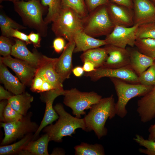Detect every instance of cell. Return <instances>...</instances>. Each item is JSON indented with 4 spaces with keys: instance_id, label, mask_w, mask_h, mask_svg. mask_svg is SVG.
<instances>
[{
    "instance_id": "45",
    "label": "cell",
    "mask_w": 155,
    "mask_h": 155,
    "mask_svg": "<svg viewBox=\"0 0 155 155\" xmlns=\"http://www.w3.org/2000/svg\"><path fill=\"white\" fill-rule=\"evenodd\" d=\"M112 2L128 8L132 7V0H111Z\"/></svg>"
},
{
    "instance_id": "12",
    "label": "cell",
    "mask_w": 155,
    "mask_h": 155,
    "mask_svg": "<svg viewBox=\"0 0 155 155\" xmlns=\"http://www.w3.org/2000/svg\"><path fill=\"white\" fill-rule=\"evenodd\" d=\"M64 91L53 89L42 92L40 99L45 103L44 114L38 128L33 134L32 140L37 139L40 132L45 127L52 124L59 118V115L53 107V103L57 97L63 95Z\"/></svg>"
},
{
    "instance_id": "31",
    "label": "cell",
    "mask_w": 155,
    "mask_h": 155,
    "mask_svg": "<svg viewBox=\"0 0 155 155\" xmlns=\"http://www.w3.org/2000/svg\"><path fill=\"white\" fill-rule=\"evenodd\" d=\"M0 27L2 35L4 36L11 28L19 30L25 29L27 28L17 23L1 12L0 14Z\"/></svg>"
},
{
    "instance_id": "36",
    "label": "cell",
    "mask_w": 155,
    "mask_h": 155,
    "mask_svg": "<svg viewBox=\"0 0 155 155\" xmlns=\"http://www.w3.org/2000/svg\"><path fill=\"white\" fill-rule=\"evenodd\" d=\"M13 44L8 37L2 35L0 37V54L3 57L11 55Z\"/></svg>"
},
{
    "instance_id": "6",
    "label": "cell",
    "mask_w": 155,
    "mask_h": 155,
    "mask_svg": "<svg viewBox=\"0 0 155 155\" xmlns=\"http://www.w3.org/2000/svg\"><path fill=\"white\" fill-rule=\"evenodd\" d=\"M83 31L94 38L106 36L113 30L115 25L108 16L106 5L99 6L82 18Z\"/></svg>"
},
{
    "instance_id": "14",
    "label": "cell",
    "mask_w": 155,
    "mask_h": 155,
    "mask_svg": "<svg viewBox=\"0 0 155 155\" xmlns=\"http://www.w3.org/2000/svg\"><path fill=\"white\" fill-rule=\"evenodd\" d=\"M104 47L108 56L102 67L113 69L129 65V51L126 48L108 44L105 45Z\"/></svg>"
},
{
    "instance_id": "19",
    "label": "cell",
    "mask_w": 155,
    "mask_h": 155,
    "mask_svg": "<svg viewBox=\"0 0 155 155\" xmlns=\"http://www.w3.org/2000/svg\"><path fill=\"white\" fill-rule=\"evenodd\" d=\"M106 7L109 17L115 26L130 27L134 25L131 14L125 9L110 3Z\"/></svg>"
},
{
    "instance_id": "11",
    "label": "cell",
    "mask_w": 155,
    "mask_h": 155,
    "mask_svg": "<svg viewBox=\"0 0 155 155\" xmlns=\"http://www.w3.org/2000/svg\"><path fill=\"white\" fill-rule=\"evenodd\" d=\"M0 61L11 69L24 85H31L35 75L36 68L25 61L13 58L10 55L1 57Z\"/></svg>"
},
{
    "instance_id": "33",
    "label": "cell",
    "mask_w": 155,
    "mask_h": 155,
    "mask_svg": "<svg viewBox=\"0 0 155 155\" xmlns=\"http://www.w3.org/2000/svg\"><path fill=\"white\" fill-rule=\"evenodd\" d=\"M133 140L139 145L146 148H139L140 153L147 155H155V142L145 139L143 136L137 134L135 135Z\"/></svg>"
},
{
    "instance_id": "13",
    "label": "cell",
    "mask_w": 155,
    "mask_h": 155,
    "mask_svg": "<svg viewBox=\"0 0 155 155\" xmlns=\"http://www.w3.org/2000/svg\"><path fill=\"white\" fill-rule=\"evenodd\" d=\"M57 58H51L45 55L41 56L35 75L42 77L44 80L50 83L55 90L63 91L62 83L56 72L55 63Z\"/></svg>"
},
{
    "instance_id": "49",
    "label": "cell",
    "mask_w": 155,
    "mask_h": 155,
    "mask_svg": "<svg viewBox=\"0 0 155 155\" xmlns=\"http://www.w3.org/2000/svg\"><path fill=\"white\" fill-rule=\"evenodd\" d=\"M65 152L63 149L57 148L54 149L51 155H64Z\"/></svg>"
},
{
    "instance_id": "24",
    "label": "cell",
    "mask_w": 155,
    "mask_h": 155,
    "mask_svg": "<svg viewBox=\"0 0 155 155\" xmlns=\"http://www.w3.org/2000/svg\"><path fill=\"white\" fill-rule=\"evenodd\" d=\"M33 97L26 92L12 96L8 100V103L13 109L23 116L26 115L31 106Z\"/></svg>"
},
{
    "instance_id": "10",
    "label": "cell",
    "mask_w": 155,
    "mask_h": 155,
    "mask_svg": "<svg viewBox=\"0 0 155 155\" xmlns=\"http://www.w3.org/2000/svg\"><path fill=\"white\" fill-rule=\"evenodd\" d=\"M138 26L137 25L130 27L115 25L104 40L107 44L123 48H126L127 45L133 47L136 39L135 31Z\"/></svg>"
},
{
    "instance_id": "37",
    "label": "cell",
    "mask_w": 155,
    "mask_h": 155,
    "mask_svg": "<svg viewBox=\"0 0 155 155\" xmlns=\"http://www.w3.org/2000/svg\"><path fill=\"white\" fill-rule=\"evenodd\" d=\"M7 37H13L25 42L26 44L32 43L28 38V36L25 33L20 31L18 30L11 28L4 36Z\"/></svg>"
},
{
    "instance_id": "8",
    "label": "cell",
    "mask_w": 155,
    "mask_h": 155,
    "mask_svg": "<svg viewBox=\"0 0 155 155\" xmlns=\"http://www.w3.org/2000/svg\"><path fill=\"white\" fill-rule=\"evenodd\" d=\"M32 115V112H30L18 121L11 122H1V126L3 128L5 135L1 145L9 144L28 134L34 133L39 125L31 120Z\"/></svg>"
},
{
    "instance_id": "44",
    "label": "cell",
    "mask_w": 155,
    "mask_h": 155,
    "mask_svg": "<svg viewBox=\"0 0 155 155\" xmlns=\"http://www.w3.org/2000/svg\"><path fill=\"white\" fill-rule=\"evenodd\" d=\"M55 90L53 85L49 82L44 80L39 93H42L52 90Z\"/></svg>"
},
{
    "instance_id": "38",
    "label": "cell",
    "mask_w": 155,
    "mask_h": 155,
    "mask_svg": "<svg viewBox=\"0 0 155 155\" xmlns=\"http://www.w3.org/2000/svg\"><path fill=\"white\" fill-rule=\"evenodd\" d=\"M84 1L89 13L100 6L107 5L110 3L108 0H84Z\"/></svg>"
},
{
    "instance_id": "48",
    "label": "cell",
    "mask_w": 155,
    "mask_h": 155,
    "mask_svg": "<svg viewBox=\"0 0 155 155\" xmlns=\"http://www.w3.org/2000/svg\"><path fill=\"white\" fill-rule=\"evenodd\" d=\"M84 71L82 67L77 66L73 68L72 72L76 77H80L82 76L84 73Z\"/></svg>"
},
{
    "instance_id": "39",
    "label": "cell",
    "mask_w": 155,
    "mask_h": 155,
    "mask_svg": "<svg viewBox=\"0 0 155 155\" xmlns=\"http://www.w3.org/2000/svg\"><path fill=\"white\" fill-rule=\"evenodd\" d=\"M44 80L41 76L35 75L31 84V90L33 92H40Z\"/></svg>"
},
{
    "instance_id": "29",
    "label": "cell",
    "mask_w": 155,
    "mask_h": 155,
    "mask_svg": "<svg viewBox=\"0 0 155 155\" xmlns=\"http://www.w3.org/2000/svg\"><path fill=\"white\" fill-rule=\"evenodd\" d=\"M135 45L142 54L155 59V39L149 38L136 39Z\"/></svg>"
},
{
    "instance_id": "46",
    "label": "cell",
    "mask_w": 155,
    "mask_h": 155,
    "mask_svg": "<svg viewBox=\"0 0 155 155\" xmlns=\"http://www.w3.org/2000/svg\"><path fill=\"white\" fill-rule=\"evenodd\" d=\"M148 130L150 133L148 140L155 142V123L154 125L150 126Z\"/></svg>"
},
{
    "instance_id": "25",
    "label": "cell",
    "mask_w": 155,
    "mask_h": 155,
    "mask_svg": "<svg viewBox=\"0 0 155 155\" xmlns=\"http://www.w3.org/2000/svg\"><path fill=\"white\" fill-rule=\"evenodd\" d=\"M108 56L104 47H99L84 52L80 57L83 63L86 61L90 62L94 65L96 69L102 66Z\"/></svg>"
},
{
    "instance_id": "2",
    "label": "cell",
    "mask_w": 155,
    "mask_h": 155,
    "mask_svg": "<svg viewBox=\"0 0 155 155\" xmlns=\"http://www.w3.org/2000/svg\"><path fill=\"white\" fill-rule=\"evenodd\" d=\"M54 108L59 115L58 120L54 124H52L45 127L43 130L49 135L50 141L61 142L63 137H71L78 128L86 131L84 118L73 116L65 111L61 103L57 104Z\"/></svg>"
},
{
    "instance_id": "22",
    "label": "cell",
    "mask_w": 155,
    "mask_h": 155,
    "mask_svg": "<svg viewBox=\"0 0 155 155\" xmlns=\"http://www.w3.org/2000/svg\"><path fill=\"white\" fill-rule=\"evenodd\" d=\"M50 139L45 133L37 140H32L18 154L20 155H49L48 147Z\"/></svg>"
},
{
    "instance_id": "30",
    "label": "cell",
    "mask_w": 155,
    "mask_h": 155,
    "mask_svg": "<svg viewBox=\"0 0 155 155\" xmlns=\"http://www.w3.org/2000/svg\"><path fill=\"white\" fill-rule=\"evenodd\" d=\"M63 7L71 8L82 18L89 13L84 0H62V7Z\"/></svg>"
},
{
    "instance_id": "15",
    "label": "cell",
    "mask_w": 155,
    "mask_h": 155,
    "mask_svg": "<svg viewBox=\"0 0 155 155\" xmlns=\"http://www.w3.org/2000/svg\"><path fill=\"white\" fill-rule=\"evenodd\" d=\"M75 47L74 40L69 41L56 61L55 69L62 84L66 79L70 77L72 72L73 68L72 56Z\"/></svg>"
},
{
    "instance_id": "17",
    "label": "cell",
    "mask_w": 155,
    "mask_h": 155,
    "mask_svg": "<svg viewBox=\"0 0 155 155\" xmlns=\"http://www.w3.org/2000/svg\"><path fill=\"white\" fill-rule=\"evenodd\" d=\"M136 111L141 121L146 123L155 117V86L137 102Z\"/></svg>"
},
{
    "instance_id": "26",
    "label": "cell",
    "mask_w": 155,
    "mask_h": 155,
    "mask_svg": "<svg viewBox=\"0 0 155 155\" xmlns=\"http://www.w3.org/2000/svg\"><path fill=\"white\" fill-rule=\"evenodd\" d=\"M33 133L28 134L16 142L0 147V155H11L18 154L32 140Z\"/></svg>"
},
{
    "instance_id": "34",
    "label": "cell",
    "mask_w": 155,
    "mask_h": 155,
    "mask_svg": "<svg viewBox=\"0 0 155 155\" xmlns=\"http://www.w3.org/2000/svg\"><path fill=\"white\" fill-rule=\"evenodd\" d=\"M139 83L146 86H155V64L154 63L138 76Z\"/></svg>"
},
{
    "instance_id": "7",
    "label": "cell",
    "mask_w": 155,
    "mask_h": 155,
    "mask_svg": "<svg viewBox=\"0 0 155 155\" xmlns=\"http://www.w3.org/2000/svg\"><path fill=\"white\" fill-rule=\"evenodd\" d=\"M63 95L64 104L70 108L72 114L78 118L86 115L85 110L90 109L102 98L94 91L81 92L75 88L64 90Z\"/></svg>"
},
{
    "instance_id": "50",
    "label": "cell",
    "mask_w": 155,
    "mask_h": 155,
    "mask_svg": "<svg viewBox=\"0 0 155 155\" xmlns=\"http://www.w3.org/2000/svg\"><path fill=\"white\" fill-rule=\"evenodd\" d=\"M0 0V1H12L13 2H14L15 1V0Z\"/></svg>"
},
{
    "instance_id": "32",
    "label": "cell",
    "mask_w": 155,
    "mask_h": 155,
    "mask_svg": "<svg viewBox=\"0 0 155 155\" xmlns=\"http://www.w3.org/2000/svg\"><path fill=\"white\" fill-rule=\"evenodd\" d=\"M136 38L155 39V23H149L139 26L135 33Z\"/></svg>"
},
{
    "instance_id": "4",
    "label": "cell",
    "mask_w": 155,
    "mask_h": 155,
    "mask_svg": "<svg viewBox=\"0 0 155 155\" xmlns=\"http://www.w3.org/2000/svg\"><path fill=\"white\" fill-rule=\"evenodd\" d=\"M110 79L114 86L118 96L117 101L115 104L116 114L121 118H123L127 115L126 106L131 99L143 96L154 86L140 83H128L115 78Z\"/></svg>"
},
{
    "instance_id": "28",
    "label": "cell",
    "mask_w": 155,
    "mask_h": 155,
    "mask_svg": "<svg viewBox=\"0 0 155 155\" xmlns=\"http://www.w3.org/2000/svg\"><path fill=\"white\" fill-rule=\"evenodd\" d=\"M44 6H48V12L44 19L48 24L52 22L57 16L62 9V0H41Z\"/></svg>"
},
{
    "instance_id": "1",
    "label": "cell",
    "mask_w": 155,
    "mask_h": 155,
    "mask_svg": "<svg viewBox=\"0 0 155 155\" xmlns=\"http://www.w3.org/2000/svg\"><path fill=\"white\" fill-rule=\"evenodd\" d=\"M115 99L113 94L102 98L92 105L88 114L84 118L86 131L93 130L98 139L106 136L108 132L105 125L108 118L111 119L116 115Z\"/></svg>"
},
{
    "instance_id": "42",
    "label": "cell",
    "mask_w": 155,
    "mask_h": 155,
    "mask_svg": "<svg viewBox=\"0 0 155 155\" xmlns=\"http://www.w3.org/2000/svg\"><path fill=\"white\" fill-rule=\"evenodd\" d=\"M11 92L5 90L1 86H0V100H8L12 95Z\"/></svg>"
},
{
    "instance_id": "40",
    "label": "cell",
    "mask_w": 155,
    "mask_h": 155,
    "mask_svg": "<svg viewBox=\"0 0 155 155\" xmlns=\"http://www.w3.org/2000/svg\"><path fill=\"white\" fill-rule=\"evenodd\" d=\"M65 46V40L62 37H57L53 41V47L57 53H59L61 52Z\"/></svg>"
},
{
    "instance_id": "3",
    "label": "cell",
    "mask_w": 155,
    "mask_h": 155,
    "mask_svg": "<svg viewBox=\"0 0 155 155\" xmlns=\"http://www.w3.org/2000/svg\"><path fill=\"white\" fill-rule=\"evenodd\" d=\"M41 0H30L13 2L15 11L21 18L26 26L36 30L41 36L47 35L48 24L43 19L44 7Z\"/></svg>"
},
{
    "instance_id": "43",
    "label": "cell",
    "mask_w": 155,
    "mask_h": 155,
    "mask_svg": "<svg viewBox=\"0 0 155 155\" xmlns=\"http://www.w3.org/2000/svg\"><path fill=\"white\" fill-rule=\"evenodd\" d=\"M82 67L85 72L92 71L96 69L94 65L92 62L89 61H85Z\"/></svg>"
},
{
    "instance_id": "35",
    "label": "cell",
    "mask_w": 155,
    "mask_h": 155,
    "mask_svg": "<svg viewBox=\"0 0 155 155\" xmlns=\"http://www.w3.org/2000/svg\"><path fill=\"white\" fill-rule=\"evenodd\" d=\"M24 116L12 108L7 103L3 115V121L5 123L11 122L21 119Z\"/></svg>"
},
{
    "instance_id": "21",
    "label": "cell",
    "mask_w": 155,
    "mask_h": 155,
    "mask_svg": "<svg viewBox=\"0 0 155 155\" xmlns=\"http://www.w3.org/2000/svg\"><path fill=\"white\" fill-rule=\"evenodd\" d=\"M73 40L75 44L74 53L84 52L107 44L104 40L96 39L87 34L83 30L80 31L75 34Z\"/></svg>"
},
{
    "instance_id": "23",
    "label": "cell",
    "mask_w": 155,
    "mask_h": 155,
    "mask_svg": "<svg viewBox=\"0 0 155 155\" xmlns=\"http://www.w3.org/2000/svg\"><path fill=\"white\" fill-rule=\"evenodd\" d=\"M129 51V65L138 76L154 63L155 59L142 54L138 50Z\"/></svg>"
},
{
    "instance_id": "16",
    "label": "cell",
    "mask_w": 155,
    "mask_h": 155,
    "mask_svg": "<svg viewBox=\"0 0 155 155\" xmlns=\"http://www.w3.org/2000/svg\"><path fill=\"white\" fill-rule=\"evenodd\" d=\"M134 25L155 21V7L148 0H134Z\"/></svg>"
},
{
    "instance_id": "51",
    "label": "cell",
    "mask_w": 155,
    "mask_h": 155,
    "mask_svg": "<svg viewBox=\"0 0 155 155\" xmlns=\"http://www.w3.org/2000/svg\"><path fill=\"white\" fill-rule=\"evenodd\" d=\"M24 0H15V1H24Z\"/></svg>"
},
{
    "instance_id": "9",
    "label": "cell",
    "mask_w": 155,
    "mask_h": 155,
    "mask_svg": "<svg viewBox=\"0 0 155 155\" xmlns=\"http://www.w3.org/2000/svg\"><path fill=\"white\" fill-rule=\"evenodd\" d=\"M84 75L94 82L104 77L117 78L128 83H139L138 76L130 65L118 68H108L101 67L89 72Z\"/></svg>"
},
{
    "instance_id": "41",
    "label": "cell",
    "mask_w": 155,
    "mask_h": 155,
    "mask_svg": "<svg viewBox=\"0 0 155 155\" xmlns=\"http://www.w3.org/2000/svg\"><path fill=\"white\" fill-rule=\"evenodd\" d=\"M29 40L32 43L35 48H38L40 46L41 36L38 33H35L31 32L28 35Z\"/></svg>"
},
{
    "instance_id": "20",
    "label": "cell",
    "mask_w": 155,
    "mask_h": 155,
    "mask_svg": "<svg viewBox=\"0 0 155 155\" xmlns=\"http://www.w3.org/2000/svg\"><path fill=\"white\" fill-rule=\"evenodd\" d=\"M0 80L5 88L14 95L25 92V86L18 78L13 75L9 71L7 66L0 61Z\"/></svg>"
},
{
    "instance_id": "5",
    "label": "cell",
    "mask_w": 155,
    "mask_h": 155,
    "mask_svg": "<svg viewBox=\"0 0 155 155\" xmlns=\"http://www.w3.org/2000/svg\"><path fill=\"white\" fill-rule=\"evenodd\" d=\"M51 30L57 37H63L69 41L75 34L83 30L82 18L71 8L63 7L52 22Z\"/></svg>"
},
{
    "instance_id": "52",
    "label": "cell",
    "mask_w": 155,
    "mask_h": 155,
    "mask_svg": "<svg viewBox=\"0 0 155 155\" xmlns=\"http://www.w3.org/2000/svg\"><path fill=\"white\" fill-rule=\"evenodd\" d=\"M154 63L155 64V60H154Z\"/></svg>"
},
{
    "instance_id": "47",
    "label": "cell",
    "mask_w": 155,
    "mask_h": 155,
    "mask_svg": "<svg viewBox=\"0 0 155 155\" xmlns=\"http://www.w3.org/2000/svg\"><path fill=\"white\" fill-rule=\"evenodd\" d=\"M8 103L7 100H1L0 102V120L1 122L3 121V115L5 108Z\"/></svg>"
},
{
    "instance_id": "27",
    "label": "cell",
    "mask_w": 155,
    "mask_h": 155,
    "mask_svg": "<svg viewBox=\"0 0 155 155\" xmlns=\"http://www.w3.org/2000/svg\"><path fill=\"white\" fill-rule=\"evenodd\" d=\"M75 155H104V148L102 145L98 144H90L82 142L74 147Z\"/></svg>"
},
{
    "instance_id": "18",
    "label": "cell",
    "mask_w": 155,
    "mask_h": 155,
    "mask_svg": "<svg viewBox=\"0 0 155 155\" xmlns=\"http://www.w3.org/2000/svg\"><path fill=\"white\" fill-rule=\"evenodd\" d=\"M12 46L11 55L16 58L26 62L37 69L39 65L41 56L30 52L27 48L26 43L18 39Z\"/></svg>"
}]
</instances>
